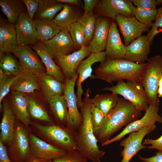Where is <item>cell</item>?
Listing matches in <instances>:
<instances>
[{"mask_svg": "<svg viewBox=\"0 0 162 162\" xmlns=\"http://www.w3.org/2000/svg\"><path fill=\"white\" fill-rule=\"evenodd\" d=\"M89 93L88 89L80 109L82 119L75 132L77 150L92 162H101L106 152L99 148L94 134L91 112L92 102Z\"/></svg>", "mask_w": 162, "mask_h": 162, "instance_id": "obj_1", "label": "cell"}, {"mask_svg": "<svg viewBox=\"0 0 162 162\" xmlns=\"http://www.w3.org/2000/svg\"><path fill=\"white\" fill-rule=\"evenodd\" d=\"M141 112L130 101L123 98H119L116 106L105 116L94 134L101 144L110 139L112 135L122 127L137 119Z\"/></svg>", "mask_w": 162, "mask_h": 162, "instance_id": "obj_2", "label": "cell"}, {"mask_svg": "<svg viewBox=\"0 0 162 162\" xmlns=\"http://www.w3.org/2000/svg\"><path fill=\"white\" fill-rule=\"evenodd\" d=\"M147 63L137 64L125 59H111L106 57L94 70L92 78L112 84L123 80L140 82Z\"/></svg>", "mask_w": 162, "mask_h": 162, "instance_id": "obj_3", "label": "cell"}, {"mask_svg": "<svg viewBox=\"0 0 162 162\" xmlns=\"http://www.w3.org/2000/svg\"><path fill=\"white\" fill-rule=\"evenodd\" d=\"M147 61L146 68L139 83L147 94L149 104L159 106L157 92L159 80L162 76V58L157 55Z\"/></svg>", "mask_w": 162, "mask_h": 162, "instance_id": "obj_4", "label": "cell"}, {"mask_svg": "<svg viewBox=\"0 0 162 162\" xmlns=\"http://www.w3.org/2000/svg\"><path fill=\"white\" fill-rule=\"evenodd\" d=\"M102 90L122 96L141 112H145L149 105L147 94L139 82L131 81L125 82L121 80L118 82L116 85L104 87Z\"/></svg>", "mask_w": 162, "mask_h": 162, "instance_id": "obj_5", "label": "cell"}, {"mask_svg": "<svg viewBox=\"0 0 162 162\" xmlns=\"http://www.w3.org/2000/svg\"><path fill=\"white\" fill-rule=\"evenodd\" d=\"M30 46H18L12 52L18 59L22 74L39 79L44 73L43 65Z\"/></svg>", "mask_w": 162, "mask_h": 162, "instance_id": "obj_6", "label": "cell"}, {"mask_svg": "<svg viewBox=\"0 0 162 162\" xmlns=\"http://www.w3.org/2000/svg\"><path fill=\"white\" fill-rule=\"evenodd\" d=\"M36 127L44 136L67 151L77 150L76 131L57 125L45 126L38 124Z\"/></svg>", "mask_w": 162, "mask_h": 162, "instance_id": "obj_7", "label": "cell"}, {"mask_svg": "<svg viewBox=\"0 0 162 162\" xmlns=\"http://www.w3.org/2000/svg\"><path fill=\"white\" fill-rule=\"evenodd\" d=\"M156 128V125L154 124L128 134V136L122 140L119 144L121 146L124 147L120 154L122 159L120 162H129L138 152L147 148V146L142 144L143 140L146 135L154 131Z\"/></svg>", "mask_w": 162, "mask_h": 162, "instance_id": "obj_8", "label": "cell"}, {"mask_svg": "<svg viewBox=\"0 0 162 162\" xmlns=\"http://www.w3.org/2000/svg\"><path fill=\"white\" fill-rule=\"evenodd\" d=\"M159 108V106L149 105L144 115L141 118L129 124L120 133L104 142L101 146H107L119 140L127 134L138 131L145 127L154 124L156 122L162 124V117L158 113Z\"/></svg>", "mask_w": 162, "mask_h": 162, "instance_id": "obj_9", "label": "cell"}, {"mask_svg": "<svg viewBox=\"0 0 162 162\" xmlns=\"http://www.w3.org/2000/svg\"><path fill=\"white\" fill-rule=\"evenodd\" d=\"M78 78V75L71 79H66L64 82L63 95L68 108L66 125L67 127L76 131L82 121V117L78 110L76 96L74 87Z\"/></svg>", "mask_w": 162, "mask_h": 162, "instance_id": "obj_10", "label": "cell"}, {"mask_svg": "<svg viewBox=\"0 0 162 162\" xmlns=\"http://www.w3.org/2000/svg\"><path fill=\"white\" fill-rule=\"evenodd\" d=\"M41 42L53 59L69 54L77 49L67 28H62L52 39Z\"/></svg>", "mask_w": 162, "mask_h": 162, "instance_id": "obj_11", "label": "cell"}, {"mask_svg": "<svg viewBox=\"0 0 162 162\" xmlns=\"http://www.w3.org/2000/svg\"><path fill=\"white\" fill-rule=\"evenodd\" d=\"M95 8L99 14L115 20L119 14L128 17L134 16L136 7L130 0H102Z\"/></svg>", "mask_w": 162, "mask_h": 162, "instance_id": "obj_12", "label": "cell"}, {"mask_svg": "<svg viewBox=\"0 0 162 162\" xmlns=\"http://www.w3.org/2000/svg\"><path fill=\"white\" fill-rule=\"evenodd\" d=\"M106 58L105 51H103L98 52H91L86 59H84L80 63L76 70L78 75L76 81V96L78 106L80 109L82 104V99L83 93L82 84L88 77L92 78V65L95 63L104 62Z\"/></svg>", "mask_w": 162, "mask_h": 162, "instance_id": "obj_13", "label": "cell"}, {"mask_svg": "<svg viewBox=\"0 0 162 162\" xmlns=\"http://www.w3.org/2000/svg\"><path fill=\"white\" fill-rule=\"evenodd\" d=\"M115 20L122 35L126 46L141 35L143 33L148 32L150 31L149 27L140 22L135 16L128 17L119 14Z\"/></svg>", "mask_w": 162, "mask_h": 162, "instance_id": "obj_14", "label": "cell"}, {"mask_svg": "<svg viewBox=\"0 0 162 162\" xmlns=\"http://www.w3.org/2000/svg\"><path fill=\"white\" fill-rule=\"evenodd\" d=\"M91 53L89 46H87L69 54L61 56L55 61L65 79H71L76 75V70L80 63Z\"/></svg>", "mask_w": 162, "mask_h": 162, "instance_id": "obj_15", "label": "cell"}, {"mask_svg": "<svg viewBox=\"0 0 162 162\" xmlns=\"http://www.w3.org/2000/svg\"><path fill=\"white\" fill-rule=\"evenodd\" d=\"M15 26L18 46L33 45L38 42L34 31L33 20L26 11L20 14Z\"/></svg>", "mask_w": 162, "mask_h": 162, "instance_id": "obj_16", "label": "cell"}, {"mask_svg": "<svg viewBox=\"0 0 162 162\" xmlns=\"http://www.w3.org/2000/svg\"><path fill=\"white\" fill-rule=\"evenodd\" d=\"M29 140L32 154L35 157L53 160L62 157L67 151L46 142L32 134L29 135Z\"/></svg>", "mask_w": 162, "mask_h": 162, "instance_id": "obj_17", "label": "cell"}, {"mask_svg": "<svg viewBox=\"0 0 162 162\" xmlns=\"http://www.w3.org/2000/svg\"><path fill=\"white\" fill-rule=\"evenodd\" d=\"M152 44L146 35H142L126 46L124 59L139 64L147 60Z\"/></svg>", "mask_w": 162, "mask_h": 162, "instance_id": "obj_18", "label": "cell"}, {"mask_svg": "<svg viewBox=\"0 0 162 162\" xmlns=\"http://www.w3.org/2000/svg\"><path fill=\"white\" fill-rule=\"evenodd\" d=\"M105 48L108 58L124 59L126 46L122 42L116 23L113 20L111 22Z\"/></svg>", "mask_w": 162, "mask_h": 162, "instance_id": "obj_19", "label": "cell"}, {"mask_svg": "<svg viewBox=\"0 0 162 162\" xmlns=\"http://www.w3.org/2000/svg\"><path fill=\"white\" fill-rule=\"evenodd\" d=\"M111 22L103 17L96 18L95 27L89 47L91 52L103 51L106 48Z\"/></svg>", "mask_w": 162, "mask_h": 162, "instance_id": "obj_20", "label": "cell"}, {"mask_svg": "<svg viewBox=\"0 0 162 162\" xmlns=\"http://www.w3.org/2000/svg\"><path fill=\"white\" fill-rule=\"evenodd\" d=\"M15 25L2 18L0 21V57L10 53L17 46Z\"/></svg>", "mask_w": 162, "mask_h": 162, "instance_id": "obj_21", "label": "cell"}, {"mask_svg": "<svg viewBox=\"0 0 162 162\" xmlns=\"http://www.w3.org/2000/svg\"><path fill=\"white\" fill-rule=\"evenodd\" d=\"M30 46L35 51L44 64L46 68V74L64 83L66 79L61 68L54 62L42 43L38 41L35 44Z\"/></svg>", "mask_w": 162, "mask_h": 162, "instance_id": "obj_22", "label": "cell"}, {"mask_svg": "<svg viewBox=\"0 0 162 162\" xmlns=\"http://www.w3.org/2000/svg\"><path fill=\"white\" fill-rule=\"evenodd\" d=\"M33 26L36 38L41 42L52 39L62 29L47 19L34 20Z\"/></svg>", "mask_w": 162, "mask_h": 162, "instance_id": "obj_23", "label": "cell"}, {"mask_svg": "<svg viewBox=\"0 0 162 162\" xmlns=\"http://www.w3.org/2000/svg\"><path fill=\"white\" fill-rule=\"evenodd\" d=\"M3 112L0 124V140L3 142L11 141L14 135V118L12 112L6 101L3 102Z\"/></svg>", "mask_w": 162, "mask_h": 162, "instance_id": "obj_24", "label": "cell"}, {"mask_svg": "<svg viewBox=\"0 0 162 162\" xmlns=\"http://www.w3.org/2000/svg\"><path fill=\"white\" fill-rule=\"evenodd\" d=\"M39 79L43 92L47 101L54 96L63 94L64 83L46 73L42 74Z\"/></svg>", "mask_w": 162, "mask_h": 162, "instance_id": "obj_25", "label": "cell"}, {"mask_svg": "<svg viewBox=\"0 0 162 162\" xmlns=\"http://www.w3.org/2000/svg\"><path fill=\"white\" fill-rule=\"evenodd\" d=\"M11 103L14 112L19 119L26 124H29L30 117L28 97L23 93L13 91L12 93Z\"/></svg>", "mask_w": 162, "mask_h": 162, "instance_id": "obj_26", "label": "cell"}, {"mask_svg": "<svg viewBox=\"0 0 162 162\" xmlns=\"http://www.w3.org/2000/svg\"><path fill=\"white\" fill-rule=\"evenodd\" d=\"M63 4L56 0H39L38 7L34 20H53L57 13L62 9Z\"/></svg>", "mask_w": 162, "mask_h": 162, "instance_id": "obj_27", "label": "cell"}, {"mask_svg": "<svg viewBox=\"0 0 162 162\" xmlns=\"http://www.w3.org/2000/svg\"><path fill=\"white\" fill-rule=\"evenodd\" d=\"M22 0H0V5L3 13L10 22L15 25L20 14L25 11Z\"/></svg>", "mask_w": 162, "mask_h": 162, "instance_id": "obj_28", "label": "cell"}, {"mask_svg": "<svg viewBox=\"0 0 162 162\" xmlns=\"http://www.w3.org/2000/svg\"><path fill=\"white\" fill-rule=\"evenodd\" d=\"M119 98L114 93L97 94L92 98V104L104 113L106 116L116 105Z\"/></svg>", "mask_w": 162, "mask_h": 162, "instance_id": "obj_29", "label": "cell"}, {"mask_svg": "<svg viewBox=\"0 0 162 162\" xmlns=\"http://www.w3.org/2000/svg\"><path fill=\"white\" fill-rule=\"evenodd\" d=\"M54 115L59 121L67 124L68 108L63 94L54 96L47 101Z\"/></svg>", "mask_w": 162, "mask_h": 162, "instance_id": "obj_30", "label": "cell"}, {"mask_svg": "<svg viewBox=\"0 0 162 162\" xmlns=\"http://www.w3.org/2000/svg\"><path fill=\"white\" fill-rule=\"evenodd\" d=\"M79 17L71 6L68 4H64L62 9L53 21L61 28H68L70 24L77 21Z\"/></svg>", "mask_w": 162, "mask_h": 162, "instance_id": "obj_31", "label": "cell"}, {"mask_svg": "<svg viewBox=\"0 0 162 162\" xmlns=\"http://www.w3.org/2000/svg\"><path fill=\"white\" fill-rule=\"evenodd\" d=\"M16 146L20 157L22 159L28 158L30 154L28 140L25 130L18 126L14 130Z\"/></svg>", "mask_w": 162, "mask_h": 162, "instance_id": "obj_32", "label": "cell"}, {"mask_svg": "<svg viewBox=\"0 0 162 162\" xmlns=\"http://www.w3.org/2000/svg\"><path fill=\"white\" fill-rule=\"evenodd\" d=\"M38 79L20 74L11 86L14 91L31 93L39 88Z\"/></svg>", "mask_w": 162, "mask_h": 162, "instance_id": "obj_33", "label": "cell"}, {"mask_svg": "<svg viewBox=\"0 0 162 162\" xmlns=\"http://www.w3.org/2000/svg\"><path fill=\"white\" fill-rule=\"evenodd\" d=\"M96 18L92 11L84 13L77 21L82 28L88 43L90 42L95 30Z\"/></svg>", "mask_w": 162, "mask_h": 162, "instance_id": "obj_34", "label": "cell"}, {"mask_svg": "<svg viewBox=\"0 0 162 162\" xmlns=\"http://www.w3.org/2000/svg\"><path fill=\"white\" fill-rule=\"evenodd\" d=\"M6 54L0 57V69L7 75L15 76L20 74L21 69L20 64L10 53Z\"/></svg>", "mask_w": 162, "mask_h": 162, "instance_id": "obj_35", "label": "cell"}, {"mask_svg": "<svg viewBox=\"0 0 162 162\" xmlns=\"http://www.w3.org/2000/svg\"><path fill=\"white\" fill-rule=\"evenodd\" d=\"M67 28L77 49L87 46L88 43L84 31L77 21L70 24Z\"/></svg>", "mask_w": 162, "mask_h": 162, "instance_id": "obj_36", "label": "cell"}, {"mask_svg": "<svg viewBox=\"0 0 162 162\" xmlns=\"http://www.w3.org/2000/svg\"><path fill=\"white\" fill-rule=\"evenodd\" d=\"M28 98V109L31 116L37 119L51 122L50 117L44 108L33 98Z\"/></svg>", "mask_w": 162, "mask_h": 162, "instance_id": "obj_37", "label": "cell"}, {"mask_svg": "<svg viewBox=\"0 0 162 162\" xmlns=\"http://www.w3.org/2000/svg\"><path fill=\"white\" fill-rule=\"evenodd\" d=\"M158 9H145L136 7L134 16L140 22L148 26L152 27L155 20Z\"/></svg>", "mask_w": 162, "mask_h": 162, "instance_id": "obj_38", "label": "cell"}, {"mask_svg": "<svg viewBox=\"0 0 162 162\" xmlns=\"http://www.w3.org/2000/svg\"><path fill=\"white\" fill-rule=\"evenodd\" d=\"M19 75L15 76H10L4 74L0 69V108L3 107L2 100L9 92L10 88Z\"/></svg>", "mask_w": 162, "mask_h": 162, "instance_id": "obj_39", "label": "cell"}, {"mask_svg": "<svg viewBox=\"0 0 162 162\" xmlns=\"http://www.w3.org/2000/svg\"><path fill=\"white\" fill-rule=\"evenodd\" d=\"M52 162H88V159L78 150L66 151L62 157L52 160Z\"/></svg>", "mask_w": 162, "mask_h": 162, "instance_id": "obj_40", "label": "cell"}, {"mask_svg": "<svg viewBox=\"0 0 162 162\" xmlns=\"http://www.w3.org/2000/svg\"><path fill=\"white\" fill-rule=\"evenodd\" d=\"M162 32V7L158 9L157 12L152 28L148 32L147 36L149 42L152 44L154 36Z\"/></svg>", "mask_w": 162, "mask_h": 162, "instance_id": "obj_41", "label": "cell"}, {"mask_svg": "<svg viewBox=\"0 0 162 162\" xmlns=\"http://www.w3.org/2000/svg\"><path fill=\"white\" fill-rule=\"evenodd\" d=\"M91 112L92 122L94 128L100 124L105 116L101 110L92 104L91 107Z\"/></svg>", "mask_w": 162, "mask_h": 162, "instance_id": "obj_42", "label": "cell"}, {"mask_svg": "<svg viewBox=\"0 0 162 162\" xmlns=\"http://www.w3.org/2000/svg\"><path fill=\"white\" fill-rule=\"evenodd\" d=\"M130 1L136 8L145 9H155L158 5L155 0H131Z\"/></svg>", "mask_w": 162, "mask_h": 162, "instance_id": "obj_43", "label": "cell"}, {"mask_svg": "<svg viewBox=\"0 0 162 162\" xmlns=\"http://www.w3.org/2000/svg\"><path fill=\"white\" fill-rule=\"evenodd\" d=\"M22 1L26 7L29 16L33 20L38 7L39 0H22Z\"/></svg>", "mask_w": 162, "mask_h": 162, "instance_id": "obj_44", "label": "cell"}, {"mask_svg": "<svg viewBox=\"0 0 162 162\" xmlns=\"http://www.w3.org/2000/svg\"><path fill=\"white\" fill-rule=\"evenodd\" d=\"M142 144L144 145H150L151 146H147L148 149H155L158 151H162V134L156 139L149 138L145 139L142 142Z\"/></svg>", "mask_w": 162, "mask_h": 162, "instance_id": "obj_45", "label": "cell"}, {"mask_svg": "<svg viewBox=\"0 0 162 162\" xmlns=\"http://www.w3.org/2000/svg\"><path fill=\"white\" fill-rule=\"evenodd\" d=\"M83 10L84 13L92 10L99 4L100 1L97 0H84Z\"/></svg>", "mask_w": 162, "mask_h": 162, "instance_id": "obj_46", "label": "cell"}, {"mask_svg": "<svg viewBox=\"0 0 162 162\" xmlns=\"http://www.w3.org/2000/svg\"><path fill=\"white\" fill-rule=\"evenodd\" d=\"M138 156L141 161L144 162H162V151H158L155 155L148 158Z\"/></svg>", "mask_w": 162, "mask_h": 162, "instance_id": "obj_47", "label": "cell"}, {"mask_svg": "<svg viewBox=\"0 0 162 162\" xmlns=\"http://www.w3.org/2000/svg\"><path fill=\"white\" fill-rule=\"evenodd\" d=\"M0 162H11L8 156L6 149L0 140Z\"/></svg>", "mask_w": 162, "mask_h": 162, "instance_id": "obj_48", "label": "cell"}, {"mask_svg": "<svg viewBox=\"0 0 162 162\" xmlns=\"http://www.w3.org/2000/svg\"><path fill=\"white\" fill-rule=\"evenodd\" d=\"M60 3L65 4H70L75 5H79L80 3V1L79 0H56Z\"/></svg>", "mask_w": 162, "mask_h": 162, "instance_id": "obj_49", "label": "cell"}, {"mask_svg": "<svg viewBox=\"0 0 162 162\" xmlns=\"http://www.w3.org/2000/svg\"><path fill=\"white\" fill-rule=\"evenodd\" d=\"M157 93L158 98L162 97V76L159 81Z\"/></svg>", "mask_w": 162, "mask_h": 162, "instance_id": "obj_50", "label": "cell"}, {"mask_svg": "<svg viewBox=\"0 0 162 162\" xmlns=\"http://www.w3.org/2000/svg\"><path fill=\"white\" fill-rule=\"evenodd\" d=\"M51 160L47 159L34 157L30 159L28 162H52Z\"/></svg>", "mask_w": 162, "mask_h": 162, "instance_id": "obj_51", "label": "cell"}, {"mask_svg": "<svg viewBox=\"0 0 162 162\" xmlns=\"http://www.w3.org/2000/svg\"><path fill=\"white\" fill-rule=\"evenodd\" d=\"M156 1L157 2L158 5H160L162 4V0H157Z\"/></svg>", "mask_w": 162, "mask_h": 162, "instance_id": "obj_52", "label": "cell"}]
</instances>
